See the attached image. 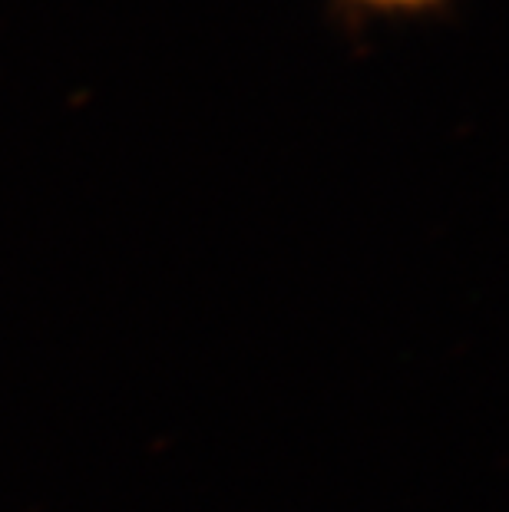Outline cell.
Masks as SVG:
<instances>
[{
	"instance_id": "1",
	"label": "cell",
	"mask_w": 509,
	"mask_h": 512,
	"mask_svg": "<svg viewBox=\"0 0 509 512\" xmlns=\"http://www.w3.org/2000/svg\"><path fill=\"white\" fill-rule=\"evenodd\" d=\"M354 14H374V17H417L430 10L447 7L450 0H344Z\"/></svg>"
}]
</instances>
